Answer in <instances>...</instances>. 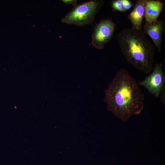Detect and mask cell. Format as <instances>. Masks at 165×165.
I'll return each instance as SVG.
<instances>
[{
	"label": "cell",
	"mask_w": 165,
	"mask_h": 165,
	"mask_svg": "<svg viewBox=\"0 0 165 165\" xmlns=\"http://www.w3.org/2000/svg\"><path fill=\"white\" fill-rule=\"evenodd\" d=\"M104 101L108 110L126 122L140 114L144 106V95L138 82L125 69L118 71L105 91Z\"/></svg>",
	"instance_id": "cell-1"
},
{
	"label": "cell",
	"mask_w": 165,
	"mask_h": 165,
	"mask_svg": "<svg viewBox=\"0 0 165 165\" xmlns=\"http://www.w3.org/2000/svg\"><path fill=\"white\" fill-rule=\"evenodd\" d=\"M119 48L127 61L135 69L148 74L152 70L155 48L141 30L123 29L117 35Z\"/></svg>",
	"instance_id": "cell-2"
},
{
	"label": "cell",
	"mask_w": 165,
	"mask_h": 165,
	"mask_svg": "<svg viewBox=\"0 0 165 165\" xmlns=\"http://www.w3.org/2000/svg\"><path fill=\"white\" fill-rule=\"evenodd\" d=\"M104 3L103 0H94L77 4L62 19L61 21L79 27L92 24L96 15Z\"/></svg>",
	"instance_id": "cell-3"
},
{
	"label": "cell",
	"mask_w": 165,
	"mask_h": 165,
	"mask_svg": "<svg viewBox=\"0 0 165 165\" xmlns=\"http://www.w3.org/2000/svg\"><path fill=\"white\" fill-rule=\"evenodd\" d=\"M115 29V24L111 20L104 19L100 21L93 29L91 42L93 46L98 50L103 49L112 39Z\"/></svg>",
	"instance_id": "cell-4"
},
{
	"label": "cell",
	"mask_w": 165,
	"mask_h": 165,
	"mask_svg": "<svg viewBox=\"0 0 165 165\" xmlns=\"http://www.w3.org/2000/svg\"><path fill=\"white\" fill-rule=\"evenodd\" d=\"M165 75L163 71V63L155 64L153 72L143 81L138 82L139 85L146 88L156 97H158L164 90Z\"/></svg>",
	"instance_id": "cell-5"
},
{
	"label": "cell",
	"mask_w": 165,
	"mask_h": 165,
	"mask_svg": "<svg viewBox=\"0 0 165 165\" xmlns=\"http://www.w3.org/2000/svg\"><path fill=\"white\" fill-rule=\"evenodd\" d=\"M164 29V23L162 20L146 23L143 26L144 32L152 39L159 52L161 49L162 37Z\"/></svg>",
	"instance_id": "cell-6"
},
{
	"label": "cell",
	"mask_w": 165,
	"mask_h": 165,
	"mask_svg": "<svg viewBox=\"0 0 165 165\" xmlns=\"http://www.w3.org/2000/svg\"><path fill=\"white\" fill-rule=\"evenodd\" d=\"M146 1V0L137 1L133 10L128 16L133 29L138 30L141 29Z\"/></svg>",
	"instance_id": "cell-7"
},
{
	"label": "cell",
	"mask_w": 165,
	"mask_h": 165,
	"mask_svg": "<svg viewBox=\"0 0 165 165\" xmlns=\"http://www.w3.org/2000/svg\"><path fill=\"white\" fill-rule=\"evenodd\" d=\"M163 4L160 1L146 0L144 15L146 23H150L157 20L162 10Z\"/></svg>",
	"instance_id": "cell-8"
},
{
	"label": "cell",
	"mask_w": 165,
	"mask_h": 165,
	"mask_svg": "<svg viewBox=\"0 0 165 165\" xmlns=\"http://www.w3.org/2000/svg\"><path fill=\"white\" fill-rule=\"evenodd\" d=\"M110 4L113 11L124 12L121 0H112Z\"/></svg>",
	"instance_id": "cell-9"
},
{
	"label": "cell",
	"mask_w": 165,
	"mask_h": 165,
	"mask_svg": "<svg viewBox=\"0 0 165 165\" xmlns=\"http://www.w3.org/2000/svg\"><path fill=\"white\" fill-rule=\"evenodd\" d=\"M124 12L130 9L133 6L131 2L128 0H121Z\"/></svg>",
	"instance_id": "cell-10"
},
{
	"label": "cell",
	"mask_w": 165,
	"mask_h": 165,
	"mask_svg": "<svg viewBox=\"0 0 165 165\" xmlns=\"http://www.w3.org/2000/svg\"><path fill=\"white\" fill-rule=\"evenodd\" d=\"M61 1L65 5L71 4L74 6L77 3L76 0H62Z\"/></svg>",
	"instance_id": "cell-11"
}]
</instances>
